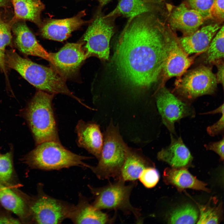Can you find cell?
Here are the masks:
<instances>
[{
	"mask_svg": "<svg viewBox=\"0 0 224 224\" xmlns=\"http://www.w3.org/2000/svg\"><path fill=\"white\" fill-rule=\"evenodd\" d=\"M154 167L151 166L144 169L139 176L138 179L147 188L154 187L159 180V173Z\"/></svg>",
	"mask_w": 224,
	"mask_h": 224,
	"instance_id": "30",
	"label": "cell"
},
{
	"mask_svg": "<svg viewBox=\"0 0 224 224\" xmlns=\"http://www.w3.org/2000/svg\"><path fill=\"white\" fill-rule=\"evenodd\" d=\"M184 74L176 82L178 93L184 97L192 100L215 91L217 82L216 75L209 67L201 66Z\"/></svg>",
	"mask_w": 224,
	"mask_h": 224,
	"instance_id": "8",
	"label": "cell"
},
{
	"mask_svg": "<svg viewBox=\"0 0 224 224\" xmlns=\"http://www.w3.org/2000/svg\"><path fill=\"white\" fill-rule=\"evenodd\" d=\"M152 10L149 3L143 0H120L114 9L105 16L112 18L123 16L131 20L137 16L149 13Z\"/></svg>",
	"mask_w": 224,
	"mask_h": 224,
	"instance_id": "23",
	"label": "cell"
},
{
	"mask_svg": "<svg viewBox=\"0 0 224 224\" xmlns=\"http://www.w3.org/2000/svg\"><path fill=\"white\" fill-rule=\"evenodd\" d=\"M19 221L13 218L6 217H0V224H18Z\"/></svg>",
	"mask_w": 224,
	"mask_h": 224,
	"instance_id": "36",
	"label": "cell"
},
{
	"mask_svg": "<svg viewBox=\"0 0 224 224\" xmlns=\"http://www.w3.org/2000/svg\"><path fill=\"white\" fill-rule=\"evenodd\" d=\"M91 158L71 152L63 147L60 141H50L37 145L27 155L26 160L33 168L50 170L73 166L89 169L90 165L84 161Z\"/></svg>",
	"mask_w": 224,
	"mask_h": 224,
	"instance_id": "4",
	"label": "cell"
},
{
	"mask_svg": "<svg viewBox=\"0 0 224 224\" xmlns=\"http://www.w3.org/2000/svg\"><path fill=\"white\" fill-rule=\"evenodd\" d=\"M224 15V0H215L209 10V19L222 22Z\"/></svg>",
	"mask_w": 224,
	"mask_h": 224,
	"instance_id": "32",
	"label": "cell"
},
{
	"mask_svg": "<svg viewBox=\"0 0 224 224\" xmlns=\"http://www.w3.org/2000/svg\"><path fill=\"white\" fill-rule=\"evenodd\" d=\"M13 21H8L0 15V53L4 56L6 47L12 40V27Z\"/></svg>",
	"mask_w": 224,
	"mask_h": 224,
	"instance_id": "28",
	"label": "cell"
},
{
	"mask_svg": "<svg viewBox=\"0 0 224 224\" xmlns=\"http://www.w3.org/2000/svg\"><path fill=\"white\" fill-rule=\"evenodd\" d=\"M198 212L193 205L187 204L177 207L169 214L168 223L195 224L198 219Z\"/></svg>",
	"mask_w": 224,
	"mask_h": 224,
	"instance_id": "25",
	"label": "cell"
},
{
	"mask_svg": "<svg viewBox=\"0 0 224 224\" xmlns=\"http://www.w3.org/2000/svg\"><path fill=\"white\" fill-rule=\"evenodd\" d=\"M224 113L216 122L207 128V132L211 136H213L223 133L224 129Z\"/></svg>",
	"mask_w": 224,
	"mask_h": 224,
	"instance_id": "34",
	"label": "cell"
},
{
	"mask_svg": "<svg viewBox=\"0 0 224 224\" xmlns=\"http://www.w3.org/2000/svg\"><path fill=\"white\" fill-rule=\"evenodd\" d=\"M211 199L205 205L198 204L199 211V217L197 224H218L222 216V204L217 206H212Z\"/></svg>",
	"mask_w": 224,
	"mask_h": 224,
	"instance_id": "27",
	"label": "cell"
},
{
	"mask_svg": "<svg viewBox=\"0 0 224 224\" xmlns=\"http://www.w3.org/2000/svg\"><path fill=\"white\" fill-rule=\"evenodd\" d=\"M68 219L75 224H106L113 222L107 214L95 208L90 199L80 193L78 203L74 205Z\"/></svg>",
	"mask_w": 224,
	"mask_h": 224,
	"instance_id": "17",
	"label": "cell"
},
{
	"mask_svg": "<svg viewBox=\"0 0 224 224\" xmlns=\"http://www.w3.org/2000/svg\"><path fill=\"white\" fill-rule=\"evenodd\" d=\"M224 138L216 142H212L207 144L204 145V146L207 150H212L218 154L221 160H224Z\"/></svg>",
	"mask_w": 224,
	"mask_h": 224,
	"instance_id": "33",
	"label": "cell"
},
{
	"mask_svg": "<svg viewBox=\"0 0 224 224\" xmlns=\"http://www.w3.org/2000/svg\"><path fill=\"white\" fill-rule=\"evenodd\" d=\"M4 61L9 68L17 72L25 79L39 90L55 95L69 96L78 102L67 87L65 79L52 68L38 64L19 55L14 50L5 51Z\"/></svg>",
	"mask_w": 224,
	"mask_h": 224,
	"instance_id": "2",
	"label": "cell"
},
{
	"mask_svg": "<svg viewBox=\"0 0 224 224\" xmlns=\"http://www.w3.org/2000/svg\"><path fill=\"white\" fill-rule=\"evenodd\" d=\"M0 202L2 206L20 217L25 214V204L22 199L0 182Z\"/></svg>",
	"mask_w": 224,
	"mask_h": 224,
	"instance_id": "24",
	"label": "cell"
},
{
	"mask_svg": "<svg viewBox=\"0 0 224 224\" xmlns=\"http://www.w3.org/2000/svg\"><path fill=\"white\" fill-rule=\"evenodd\" d=\"M112 19L99 13L92 20L83 38L87 58L94 56L104 60L108 59L110 42L114 31Z\"/></svg>",
	"mask_w": 224,
	"mask_h": 224,
	"instance_id": "7",
	"label": "cell"
},
{
	"mask_svg": "<svg viewBox=\"0 0 224 224\" xmlns=\"http://www.w3.org/2000/svg\"><path fill=\"white\" fill-rule=\"evenodd\" d=\"M151 166H155L153 163L139 152L129 147L121 169L119 179L125 182L136 181L144 169Z\"/></svg>",
	"mask_w": 224,
	"mask_h": 224,
	"instance_id": "21",
	"label": "cell"
},
{
	"mask_svg": "<svg viewBox=\"0 0 224 224\" xmlns=\"http://www.w3.org/2000/svg\"><path fill=\"white\" fill-rule=\"evenodd\" d=\"M78 145L93 155L98 160L101 153L103 135L96 123L79 120L76 127Z\"/></svg>",
	"mask_w": 224,
	"mask_h": 224,
	"instance_id": "15",
	"label": "cell"
},
{
	"mask_svg": "<svg viewBox=\"0 0 224 224\" xmlns=\"http://www.w3.org/2000/svg\"><path fill=\"white\" fill-rule=\"evenodd\" d=\"M128 147L120 133L118 126L111 122L103 135L98 162L96 166L90 165L89 169L100 179H119Z\"/></svg>",
	"mask_w": 224,
	"mask_h": 224,
	"instance_id": "5",
	"label": "cell"
},
{
	"mask_svg": "<svg viewBox=\"0 0 224 224\" xmlns=\"http://www.w3.org/2000/svg\"><path fill=\"white\" fill-rule=\"evenodd\" d=\"M156 100L162 122L172 134H175V124L176 122L185 117H194L195 115L193 107L165 88L158 92Z\"/></svg>",
	"mask_w": 224,
	"mask_h": 224,
	"instance_id": "10",
	"label": "cell"
},
{
	"mask_svg": "<svg viewBox=\"0 0 224 224\" xmlns=\"http://www.w3.org/2000/svg\"><path fill=\"white\" fill-rule=\"evenodd\" d=\"M11 0H0V8H5L10 5Z\"/></svg>",
	"mask_w": 224,
	"mask_h": 224,
	"instance_id": "38",
	"label": "cell"
},
{
	"mask_svg": "<svg viewBox=\"0 0 224 224\" xmlns=\"http://www.w3.org/2000/svg\"><path fill=\"white\" fill-rule=\"evenodd\" d=\"M170 145L157 153V159L168 164L173 168L185 167L191 164L193 157L181 137H174L170 133Z\"/></svg>",
	"mask_w": 224,
	"mask_h": 224,
	"instance_id": "19",
	"label": "cell"
},
{
	"mask_svg": "<svg viewBox=\"0 0 224 224\" xmlns=\"http://www.w3.org/2000/svg\"><path fill=\"white\" fill-rule=\"evenodd\" d=\"M215 0H188L190 7L198 12L205 20L209 19L210 9Z\"/></svg>",
	"mask_w": 224,
	"mask_h": 224,
	"instance_id": "31",
	"label": "cell"
},
{
	"mask_svg": "<svg viewBox=\"0 0 224 224\" xmlns=\"http://www.w3.org/2000/svg\"><path fill=\"white\" fill-rule=\"evenodd\" d=\"M163 176L166 184L174 186L180 191L189 188L210 192L206 187V184L191 175L185 167H167L164 170Z\"/></svg>",
	"mask_w": 224,
	"mask_h": 224,
	"instance_id": "20",
	"label": "cell"
},
{
	"mask_svg": "<svg viewBox=\"0 0 224 224\" xmlns=\"http://www.w3.org/2000/svg\"><path fill=\"white\" fill-rule=\"evenodd\" d=\"M12 31L14 36L15 44L21 52L27 55L41 57L50 62V53L38 43L25 21H13Z\"/></svg>",
	"mask_w": 224,
	"mask_h": 224,
	"instance_id": "14",
	"label": "cell"
},
{
	"mask_svg": "<svg viewBox=\"0 0 224 224\" xmlns=\"http://www.w3.org/2000/svg\"><path fill=\"white\" fill-rule=\"evenodd\" d=\"M14 11V21H28L40 27V15L44 5L40 0H11Z\"/></svg>",
	"mask_w": 224,
	"mask_h": 224,
	"instance_id": "22",
	"label": "cell"
},
{
	"mask_svg": "<svg viewBox=\"0 0 224 224\" xmlns=\"http://www.w3.org/2000/svg\"><path fill=\"white\" fill-rule=\"evenodd\" d=\"M13 172V166L11 152L0 154V182L5 183L11 179Z\"/></svg>",
	"mask_w": 224,
	"mask_h": 224,
	"instance_id": "29",
	"label": "cell"
},
{
	"mask_svg": "<svg viewBox=\"0 0 224 224\" xmlns=\"http://www.w3.org/2000/svg\"><path fill=\"white\" fill-rule=\"evenodd\" d=\"M85 15V11H83L71 18L48 20L40 27V34L44 38L63 41L72 32L88 23L83 19Z\"/></svg>",
	"mask_w": 224,
	"mask_h": 224,
	"instance_id": "13",
	"label": "cell"
},
{
	"mask_svg": "<svg viewBox=\"0 0 224 224\" xmlns=\"http://www.w3.org/2000/svg\"><path fill=\"white\" fill-rule=\"evenodd\" d=\"M99 187L88 185L94 200L91 203L97 209L119 210L127 214H132L138 222H141L140 209L133 206L130 201L131 194L137 184L136 181L126 185L121 179Z\"/></svg>",
	"mask_w": 224,
	"mask_h": 224,
	"instance_id": "6",
	"label": "cell"
},
{
	"mask_svg": "<svg viewBox=\"0 0 224 224\" xmlns=\"http://www.w3.org/2000/svg\"><path fill=\"white\" fill-rule=\"evenodd\" d=\"M4 56L2 54L0 53V63H1L2 61H4Z\"/></svg>",
	"mask_w": 224,
	"mask_h": 224,
	"instance_id": "41",
	"label": "cell"
},
{
	"mask_svg": "<svg viewBox=\"0 0 224 224\" xmlns=\"http://www.w3.org/2000/svg\"><path fill=\"white\" fill-rule=\"evenodd\" d=\"M148 13L129 20L119 37L114 59L122 78L136 88H149L162 74L167 50L164 30Z\"/></svg>",
	"mask_w": 224,
	"mask_h": 224,
	"instance_id": "1",
	"label": "cell"
},
{
	"mask_svg": "<svg viewBox=\"0 0 224 224\" xmlns=\"http://www.w3.org/2000/svg\"><path fill=\"white\" fill-rule=\"evenodd\" d=\"M224 26H223L212 39L207 49V62L217 63L224 57Z\"/></svg>",
	"mask_w": 224,
	"mask_h": 224,
	"instance_id": "26",
	"label": "cell"
},
{
	"mask_svg": "<svg viewBox=\"0 0 224 224\" xmlns=\"http://www.w3.org/2000/svg\"><path fill=\"white\" fill-rule=\"evenodd\" d=\"M164 35L167 54L162 73L166 78L180 77L192 64L194 58L189 57L184 51L174 35L166 31Z\"/></svg>",
	"mask_w": 224,
	"mask_h": 224,
	"instance_id": "12",
	"label": "cell"
},
{
	"mask_svg": "<svg viewBox=\"0 0 224 224\" xmlns=\"http://www.w3.org/2000/svg\"><path fill=\"white\" fill-rule=\"evenodd\" d=\"M217 63V72L216 75L217 83L221 84L223 87L224 86V63H223L220 62Z\"/></svg>",
	"mask_w": 224,
	"mask_h": 224,
	"instance_id": "35",
	"label": "cell"
},
{
	"mask_svg": "<svg viewBox=\"0 0 224 224\" xmlns=\"http://www.w3.org/2000/svg\"><path fill=\"white\" fill-rule=\"evenodd\" d=\"M205 20L198 12L184 3L174 8L169 19L172 28L181 31L186 35L198 30Z\"/></svg>",
	"mask_w": 224,
	"mask_h": 224,
	"instance_id": "16",
	"label": "cell"
},
{
	"mask_svg": "<svg viewBox=\"0 0 224 224\" xmlns=\"http://www.w3.org/2000/svg\"><path fill=\"white\" fill-rule=\"evenodd\" d=\"M54 96L39 90L26 109V119L37 145L48 141H60L52 106Z\"/></svg>",
	"mask_w": 224,
	"mask_h": 224,
	"instance_id": "3",
	"label": "cell"
},
{
	"mask_svg": "<svg viewBox=\"0 0 224 224\" xmlns=\"http://www.w3.org/2000/svg\"><path fill=\"white\" fill-rule=\"evenodd\" d=\"M218 24L205 26L178 40L184 51L189 55L206 51L214 36L220 28Z\"/></svg>",
	"mask_w": 224,
	"mask_h": 224,
	"instance_id": "18",
	"label": "cell"
},
{
	"mask_svg": "<svg viewBox=\"0 0 224 224\" xmlns=\"http://www.w3.org/2000/svg\"><path fill=\"white\" fill-rule=\"evenodd\" d=\"M100 3V6H104L108 2L111 0H96Z\"/></svg>",
	"mask_w": 224,
	"mask_h": 224,
	"instance_id": "39",
	"label": "cell"
},
{
	"mask_svg": "<svg viewBox=\"0 0 224 224\" xmlns=\"http://www.w3.org/2000/svg\"><path fill=\"white\" fill-rule=\"evenodd\" d=\"M35 200L31 210L38 224H60L68 218L74 205L53 198L42 190Z\"/></svg>",
	"mask_w": 224,
	"mask_h": 224,
	"instance_id": "9",
	"label": "cell"
},
{
	"mask_svg": "<svg viewBox=\"0 0 224 224\" xmlns=\"http://www.w3.org/2000/svg\"><path fill=\"white\" fill-rule=\"evenodd\" d=\"M146 2L150 3H157L160 2L162 0H143Z\"/></svg>",
	"mask_w": 224,
	"mask_h": 224,
	"instance_id": "40",
	"label": "cell"
},
{
	"mask_svg": "<svg viewBox=\"0 0 224 224\" xmlns=\"http://www.w3.org/2000/svg\"><path fill=\"white\" fill-rule=\"evenodd\" d=\"M83 44L82 43H68L58 52L50 53L53 68L65 80L76 75L87 58Z\"/></svg>",
	"mask_w": 224,
	"mask_h": 224,
	"instance_id": "11",
	"label": "cell"
},
{
	"mask_svg": "<svg viewBox=\"0 0 224 224\" xmlns=\"http://www.w3.org/2000/svg\"><path fill=\"white\" fill-rule=\"evenodd\" d=\"M224 104H223L217 109L211 111L207 112V113H203V114H215L217 113L222 114L224 112Z\"/></svg>",
	"mask_w": 224,
	"mask_h": 224,
	"instance_id": "37",
	"label": "cell"
}]
</instances>
